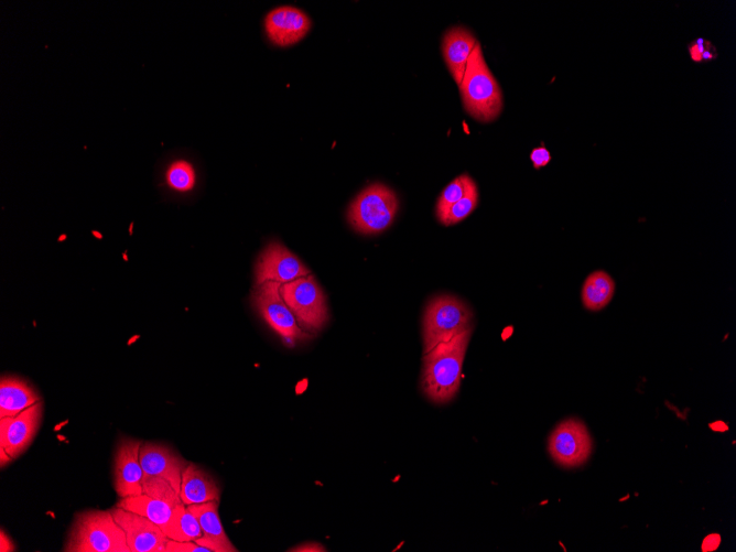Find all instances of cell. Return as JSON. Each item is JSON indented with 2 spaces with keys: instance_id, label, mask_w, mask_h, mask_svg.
Returning a JSON list of instances; mask_svg holds the SVG:
<instances>
[{
  "instance_id": "cell-1",
  "label": "cell",
  "mask_w": 736,
  "mask_h": 552,
  "mask_svg": "<svg viewBox=\"0 0 736 552\" xmlns=\"http://www.w3.org/2000/svg\"><path fill=\"white\" fill-rule=\"evenodd\" d=\"M472 331H464L424 355L421 388L431 403L446 405L458 395Z\"/></svg>"
},
{
  "instance_id": "cell-2",
  "label": "cell",
  "mask_w": 736,
  "mask_h": 552,
  "mask_svg": "<svg viewBox=\"0 0 736 552\" xmlns=\"http://www.w3.org/2000/svg\"><path fill=\"white\" fill-rule=\"evenodd\" d=\"M460 86L463 105L473 118L483 123L495 121L503 110V94L476 43Z\"/></svg>"
},
{
  "instance_id": "cell-3",
  "label": "cell",
  "mask_w": 736,
  "mask_h": 552,
  "mask_svg": "<svg viewBox=\"0 0 736 552\" xmlns=\"http://www.w3.org/2000/svg\"><path fill=\"white\" fill-rule=\"evenodd\" d=\"M63 551L131 552L126 535L110 511H84L75 515Z\"/></svg>"
},
{
  "instance_id": "cell-4",
  "label": "cell",
  "mask_w": 736,
  "mask_h": 552,
  "mask_svg": "<svg viewBox=\"0 0 736 552\" xmlns=\"http://www.w3.org/2000/svg\"><path fill=\"white\" fill-rule=\"evenodd\" d=\"M473 320V311L461 299L449 295L431 299L422 319L425 354L439 344L473 329Z\"/></svg>"
},
{
  "instance_id": "cell-5",
  "label": "cell",
  "mask_w": 736,
  "mask_h": 552,
  "mask_svg": "<svg viewBox=\"0 0 736 552\" xmlns=\"http://www.w3.org/2000/svg\"><path fill=\"white\" fill-rule=\"evenodd\" d=\"M398 209L396 193L382 183H374L351 203L348 220L356 232L376 235L393 224Z\"/></svg>"
},
{
  "instance_id": "cell-6",
  "label": "cell",
  "mask_w": 736,
  "mask_h": 552,
  "mask_svg": "<svg viewBox=\"0 0 736 552\" xmlns=\"http://www.w3.org/2000/svg\"><path fill=\"white\" fill-rule=\"evenodd\" d=\"M281 286L274 281L256 285L253 305L257 312L287 345L294 346L308 335L298 326L297 318L281 295Z\"/></svg>"
},
{
  "instance_id": "cell-7",
  "label": "cell",
  "mask_w": 736,
  "mask_h": 552,
  "mask_svg": "<svg viewBox=\"0 0 736 552\" xmlns=\"http://www.w3.org/2000/svg\"><path fill=\"white\" fill-rule=\"evenodd\" d=\"M281 295L297 320L307 329L319 331L328 323L326 296L312 276L281 286Z\"/></svg>"
},
{
  "instance_id": "cell-8",
  "label": "cell",
  "mask_w": 736,
  "mask_h": 552,
  "mask_svg": "<svg viewBox=\"0 0 736 552\" xmlns=\"http://www.w3.org/2000/svg\"><path fill=\"white\" fill-rule=\"evenodd\" d=\"M593 442L589 430L577 418H569L551 432L548 441L550 456L562 468H579L592 453Z\"/></svg>"
},
{
  "instance_id": "cell-9",
  "label": "cell",
  "mask_w": 736,
  "mask_h": 552,
  "mask_svg": "<svg viewBox=\"0 0 736 552\" xmlns=\"http://www.w3.org/2000/svg\"><path fill=\"white\" fill-rule=\"evenodd\" d=\"M309 274V269L300 259L279 242L269 243L264 248L255 270L256 285H262L267 281L286 285Z\"/></svg>"
},
{
  "instance_id": "cell-10",
  "label": "cell",
  "mask_w": 736,
  "mask_h": 552,
  "mask_svg": "<svg viewBox=\"0 0 736 552\" xmlns=\"http://www.w3.org/2000/svg\"><path fill=\"white\" fill-rule=\"evenodd\" d=\"M144 441L123 437L117 442L114 456V489L119 499L144 494V471L140 448Z\"/></svg>"
},
{
  "instance_id": "cell-11",
  "label": "cell",
  "mask_w": 736,
  "mask_h": 552,
  "mask_svg": "<svg viewBox=\"0 0 736 552\" xmlns=\"http://www.w3.org/2000/svg\"><path fill=\"white\" fill-rule=\"evenodd\" d=\"M43 400L15 417L0 418V449L13 460L34 442L41 426Z\"/></svg>"
},
{
  "instance_id": "cell-12",
  "label": "cell",
  "mask_w": 736,
  "mask_h": 552,
  "mask_svg": "<svg viewBox=\"0 0 736 552\" xmlns=\"http://www.w3.org/2000/svg\"><path fill=\"white\" fill-rule=\"evenodd\" d=\"M111 512L123 528L131 552H166L169 538L157 524L122 507L115 506Z\"/></svg>"
},
{
  "instance_id": "cell-13",
  "label": "cell",
  "mask_w": 736,
  "mask_h": 552,
  "mask_svg": "<svg viewBox=\"0 0 736 552\" xmlns=\"http://www.w3.org/2000/svg\"><path fill=\"white\" fill-rule=\"evenodd\" d=\"M311 26L309 16L291 6L278 7L269 12L265 18L267 37L278 47L296 45L309 34Z\"/></svg>"
},
{
  "instance_id": "cell-14",
  "label": "cell",
  "mask_w": 736,
  "mask_h": 552,
  "mask_svg": "<svg viewBox=\"0 0 736 552\" xmlns=\"http://www.w3.org/2000/svg\"><path fill=\"white\" fill-rule=\"evenodd\" d=\"M140 463H142L144 475L164 479L180 493L182 474L190 462L168 446L156 442H144L140 448Z\"/></svg>"
},
{
  "instance_id": "cell-15",
  "label": "cell",
  "mask_w": 736,
  "mask_h": 552,
  "mask_svg": "<svg viewBox=\"0 0 736 552\" xmlns=\"http://www.w3.org/2000/svg\"><path fill=\"white\" fill-rule=\"evenodd\" d=\"M220 502L190 505L189 510L196 515L202 529V537L196 543L211 552H237L238 549L227 537L219 514Z\"/></svg>"
},
{
  "instance_id": "cell-16",
  "label": "cell",
  "mask_w": 736,
  "mask_h": 552,
  "mask_svg": "<svg viewBox=\"0 0 736 552\" xmlns=\"http://www.w3.org/2000/svg\"><path fill=\"white\" fill-rule=\"evenodd\" d=\"M180 497L184 505L220 502V486L212 475L190 462L182 474Z\"/></svg>"
},
{
  "instance_id": "cell-17",
  "label": "cell",
  "mask_w": 736,
  "mask_h": 552,
  "mask_svg": "<svg viewBox=\"0 0 736 552\" xmlns=\"http://www.w3.org/2000/svg\"><path fill=\"white\" fill-rule=\"evenodd\" d=\"M42 402L40 394L25 380L3 376L0 381V418L15 417Z\"/></svg>"
},
{
  "instance_id": "cell-18",
  "label": "cell",
  "mask_w": 736,
  "mask_h": 552,
  "mask_svg": "<svg viewBox=\"0 0 736 552\" xmlns=\"http://www.w3.org/2000/svg\"><path fill=\"white\" fill-rule=\"evenodd\" d=\"M476 43L478 41L471 32L461 27L451 29L443 38V58H445L452 77L458 85L462 83L465 69H467L469 58Z\"/></svg>"
},
{
  "instance_id": "cell-19",
  "label": "cell",
  "mask_w": 736,
  "mask_h": 552,
  "mask_svg": "<svg viewBox=\"0 0 736 552\" xmlns=\"http://www.w3.org/2000/svg\"><path fill=\"white\" fill-rule=\"evenodd\" d=\"M615 291L616 284L613 277L604 270H595L583 283L581 291L583 307L591 312H600L610 305Z\"/></svg>"
},
{
  "instance_id": "cell-20",
  "label": "cell",
  "mask_w": 736,
  "mask_h": 552,
  "mask_svg": "<svg viewBox=\"0 0 736 552\" xmlns=\"http://www.w3.org/2000/svg\"><path fill=\"white\" fill-rule=\"evenodd\" d=\"M160 528L170 540L196 541L202 537L198 518L184 504L177 506L168 523Z\"/></svg>"
},
{
  "instance_id": "cell-21",
  "label": "cell",
  "mask_w": 736,
  "mask_h": 552,
  "mask_svg": "<svg viewBox=\"0 0 736 552\" xmlns=\"http://www.w3.org/2000/svg\"><path fill=\"white\" fill-rule=\"evenodd\" d=\"M116 506L122 507L126 511L147 517L151 522H154L159 527L168 523L173 510H175V508L169 504L154 499V497H150L146 494L125 497V499L119 500Z\"/></svg>"
},
{
  "instance_id": "cell-22",
  "label": "cell",
  "mask_w": 736,
  "mask_h": 552,
  "mask_svg": "<svg viewBox=\"0 0 736 552\" xmlns=\"http://www.w3.org/2000/svg\"><path fill=\"white\" fill-rule=\"evenodd\" d=\"M166 187L173 192L189 193L197 186L196 168L186 159L170 162L164 173Z\"/></svg>"
},
{
  "instance_id": "cell-23",
  "label": "cell",
  "mask_w": 736,
  "mask_h": 552,
  "mask_svg": "<svg viewBox=\"0 0 736 552\" xmlns=\"http://www.w3.org/2000/svg\"><path fill=\"white\" fill-rule=\"evenodd\" d=\"M474 180L468 175H462L454 179L449 186L442 191L437 203L438 220L445 221L447 214L454 204L459 202L468 193Z\"/></svg>"
},
{
  "instance_id": "cell-24",
  "label": "cell",
  "mask_w": 736,
  "mask_h": 552,
  "mask_svg": "<svg viewBox=\"0 0 736 552\" xmlns=\"http://www.w3.org/2000/svg\"><path fill=\"white\" fill-rule=\"evenodd\" d=\"M143 491L144 494L165 502L173 508L183 504L180 493L173 489V486L168 481L157 478V476L144 475Z\"/></svg>"
},
{
  "instance_id": "cell-25",
  "label": "cell",
  "mask_w": 736,
  "mask_h": 552,
  "mask_svg": "<svg viewBox=\"0 0 736 552\" xmlns=\"http://www.w3.org/2000/svg\"><path fill=\"white\" fill-rule=\"evenodd\" d=\"M479 203V191L478 187H476V183L473 182L471 184V187L469 188V191L467 194H465V197L462 198L459 202L453 205V207L450 209L449 213L446 216L445 221L442 222L443 225H454L462 222L463 220L469 218V216L474 212L476 207H478Z\"/></svg>"
},
{
  "instance_id": "cell-26",
  "label": "cell",
  "mask_w": 736,
  "mask_h": 552,
  "mask_svg": "<svg viewBox=\"0 0 736 552\" xmlns=\"http://www.w3.org/2000/svg\"><path fill=\"white\" fill-rule=\"evenodd\" d=\"M166 552H211L210 549L202 547L196 541H168Z\"/></svg>"
},
{
  "instance_id": "cell-27",
  "label": "cell",
  "mask_w": 736,
  "mask_h": 552,
  "mask_svg": "<svg viewBox=\"0 0 736 552\" xmlns=\"http://www.w3.org/2000/svg\"><path fill=\"white\" fill-rule=\"evenodd\" d=\"M530 160H532L535 169H540L549 164L551 155L546 147H538L530 154Z\"/></svg>"
},
{
  "instance_id": "cell-28",
  "label": "cell",
  "mask_w": 736,
  "mask_h": 552,
  "mask_svg": "<svg viewBox=\"0 0 736 552\" xmlns=\"http://www.w3.org/2000/svg\"><path fill=\"white\" fill-rule=\"evenodd\" d=\"M721 544V536L718 534H712L709 535L705 540H703L702 544V551L709 552V551H716Z\"/></svg>"
},
{
  "instance_id": "cell-29",
  "label": "cell",
  "mask_w": 736,
  "mask_h": 552,
  "mask_svg": "<svg viewBox=\"0 0 736 552\" xmlns=\"http://www.w3.org/2000/svg\"><path fill=\"white\" fill-rule=\"evenodd\" d=\"M289 551H298V552H321L326 551V548L321 546L318 543H308V544H302L296 548H292Z\"/></svg>"
},
{
  "instance_id": "cell-30",
  "label": "cell",
  "mask_w": 736,
  "mask_h": 552,
  "mask_svg": "<svg viewBox=\"0 0 736 552\" xmlns=\"http://www.w3.org/2000/svg\"><path fill=\"white\" fill-rule=\"evenodd\" d=\"M707 43V42H706ZM705 43V45H706ZM705 45H697V43H692V45L689 48L691 59L696 62H701L702 59V53L705 52L706 46Z\"/></svg>"
},
{
  "instance_id": "cell-31",
  "label": "cell",
  "mask_w": 736,
  "mask_h": 552,
  "mask_svg": "<svg viewBox=\"0 0 736 552\" xmlns=\"http://www.w3.org/2000/svg\"><path fill=\"white\" fill-rule=\"evenodd\" d=\"M0 539H2V544H0V551H16V546L13 543L12 539L6 535L4 530H2V534H0Z\"/></svg>"
},
{
  "instance_id": "cell-32",
  "label": "cell",
  "mask_w": 736,
  "mask_h": 552,
  "mask_svg": "<svg viewBox=\"0 0 736 552\" xmlns=\"http://www.w3.org/2000/svg\"><path fill=\"white\" fill-rule=\"evenodd\" d=\"M717 54L712 52V48H706L705 52L702 53V61H709L716 59Z\"/></svg>"
},
{
  "instance_id": "cell-33",
  "label": "cell",
  "mask_w": 736,
  "mask_h": 552,
  "mask_svg": "<svg viewBox=\"0 0 736 552\" xmlns=\"http://www.w3.org/2000/svg\"><path fill=\"white\" fill-rule=\"evenodd\" d=\"M12 461L13 459L10 458L3 449H0V462H2V468H4L6 464H9Z\"/></svg>"
}]
</instances>
